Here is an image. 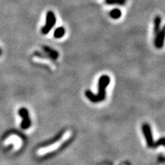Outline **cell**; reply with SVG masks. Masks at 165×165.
I'll use <instances>...</instances> for the list:
<instances>
[{
    "instance_id": "7",
    "label": "cell",
    "mask_w": 165,
    "mask_h": 165,
    "mask_svg": "<svg viewBox=\"0 0 165 165\" xmlns=\"http://www.w3.org/2000/svg\"><path fill=\"white\" fill-rule=\"evenodd\" d=\"M161 23H162V18L161 16L159 15H157L156 16H155L154 20V35H155L158 32L160 29H161Z\"/></svg>"
},
{
    "instance_id": "3",
    "label": "cell",
    "mask_w": 165,
    "mask_h": 165,
    "mask_svg": "<svg viewBox=\"0 0 165 165\" xmlns=\"http://www.w3.org/2000/svg\"><path fill=\"white\" fill-rule=\"evenodd\" d=\"M165 40V25L155 35L154 46L158 49H161L164 46Z\"/></svg>"
},
{
    "instance_id": "10",
    "label": "cell",
    "mask_w": 165,
    "mask_h": 165,
    "mask_svg": "<svg viewBox=\"0 0 165 165\" xmlns=\"http://www.w3.org/2000/svg\"><path fill=\"white\" fill-rule=\"evenodd\" d=\"M127 0H105V3L108 5H125Z\"/></svg>"
},
{
    "instance_id": "2",
    "label": "cell",
    "mask_w": 165,
    "mask_h": 165,
    "mask_svg": "<svg viewBox=\"0 0 165 165\" xmlns=\"http://www.w3.org/2000/svg\"><path fill=\"white\" fill-rule=\"evenodd\" d=\"M56 19L55 13L52 11H48L46 15V25L42 28L41 33L43 34H47L50 31L54 26L56 24Z\"/></svg>"
},
{
    "instance_id": "11",
    "label": "cell",
    "mask_w": 165,
    "mask_h": 165,
    "mask_svg": "<svg viewBox=\"0 0 165 165\" xmlns=\"http://www.w3.org/2000/svg\"><path fill=\"white\" fill-rule=\"evenodd\" d=\"M1 54H2V51H1V49H0V55H1Z\"/></svg>"
},
{
    "instance_id": "9",
    "label": "cell",
    "mask_w": 165,
    "mask_h": 165,
    "mask_svg": "<svg viewBox=\"0 0 165 165\" xmlns=\"http://www.w3.org/2000/svg\"><path fill=\"white\" fill-rule=\"evenodd\" d=\"M110 16L114 20H118L122 16V12L118 8H114L110 12Z\"/></svg>"
},
{
    "instance_id": "1",
    "label": "cell",
    "mask_w": 165,
    "mask_h": 165,
    "mask_svg": "<svg viewBox=\"0 0 165 165\" xmlns=\"http://www.w3.org/2000/svg\"><path fill=\"white\" fill-rule=\"evenodd\" d=\"M72 134L71 131L70 130L66 131L65 133L63 134V135L62 136V137L61 138L60 140L56 141V142L52 144V145L47 146V147H45L40 148L39 149L37 150V155H39V156H43V155H46L47 154H48V153H51L54 152V151L58 149V148H59L63 143L69 140V138H70V136H71Z\"/></svg>"
},
{
    "instance_id": "5",
    "label": "cell",
    "mask_w": 165,
    "mask_h": 165,
    "mask_svg": "<svg viewBox=\"0 0 165 165\" xmlns=\"http://www.w3.org/2000/svg\"><path fill=\"white\" fill-rule=\"evenodd\" d=\"M44 51L46 52V55L47 57L49 58H51L52 60L56 61L58 57V52L55 50L51 48L50 47L48 46H44L43 47Z\"/></svg>"
},
{
    "instance_id": "4",
    "label": "cell",
    "mask_w": 165,
    "mask_h": 165,
    "mask_svg": "<svg viewBox=\"0 0 165 165\" xmlns=\"http://www.w3.org/2000/svg\"><path fill=\"white\" fill-rule=\"evenodd\" d=\"M4 145H13L14 148L15 150H18L22 146V140L19 136L16 135H11L4 140Z\"/></svg>"
},
{
    "instance_id": "6",
    "label": "cell",
    "mask_w": 165,
    "mask_h": 165,
    "mask_svg": "<svg viewBox=\"0 0 165 165\" xmlns=\"http://www.w3.org/2000/svg\"><path fill=\"white\" fill-rule=\"evenodd\" d=\"M20 114L21 115V116H22L23 118V122L22 123V127L23 129L28 128V127L30 125V121H29V119H28V112L26 111V110L22 109L20 110Z\"/></svg>"
},
{
    "instance_id": "8",
    "label": "cell",
    "mask_w": 165,
    "mask_h": 165,
    "mask_svg": "<svg viewBox=\"0 0 165 165\" xmlns=\"http://www.w3.org/2000/svg\"><path fill=\"white\" fill-rule=\"evenodd\" d=\"M65 33V30L63 26L58 27L56 29H55V32H54V37H55L56 39L62 38V37L64 36Z\"/></svg>"
}]
</instances>
